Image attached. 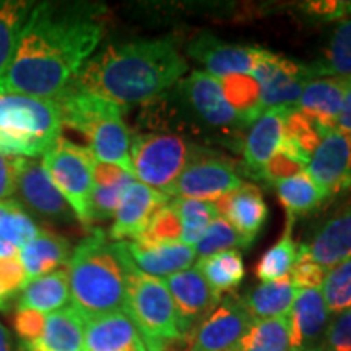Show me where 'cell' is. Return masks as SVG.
Instances as JSON below:
<instances>
[{
    "mask_svg": "<svg viewBox=\"0 0 351 351\" xmlns=\"http://www.w3.org/2000/svg\"><path fill=\"white\" fill-rule=\"evenodd\" d=\"M62 127L54 99L0 91V153L36 160L62 137Z\"/></svg>",
    "mask_w": 351,
    "mask_h": 351,
    "instance_id": "obj_5",
    "label": "cell"
},
{
    "mask_svg": "<svg viewBox=\"0 0 351 351\" xmlns=\"http://www.w3.org/2000/svg\"><path fill=\"white\" fill-rule=\"evenodd\" d=\"M165 283L173 298L184 339L191 335L221 301V296L213 291L197 267L168 276Z\"/></svg>",
    "mask_w": 351,
    "mask_h": 351,
    "instance_id": "obj_14",
    "label": "cell"
},
{
    "mask_svg": "<svg viewBox=\"0 0 351 351\" xmlns=\"http://www.w3.org/2000/svg\"><path fill=\"white\" fill-rule=\"evenodd\" d=\"M252 322L243 300L231 293L187 337V351H232Z\"/></svg>",
    "mask_w": 351,
    "mask_h": 351,
    "instance_id": "obj_12",
    "label": "cell"
},
{
    "mask_svg": "<svg viewBox=\"0 0 351 351\" xmlns=\"http://www.w3.org/2000/svg\"><path fill=\"white\" fill-rule=\"evenodd\" d=\"M327 271L319 267L317 263L311 261L307 257V254L302 251L300 245L298 247V257L295 265H293L291 271H289V280H291L293 285L300 289H309V288H320V285L324 282V276H326Z\"/></svg>",
    "mask_w": 351,
    "mask_h": 351,
    "instance_id": "obj_44",
    "label": "cell"
},
{
    "mask_svg": "<svg viewBox=\"0 0 351 351\" xmlns=\"http://www.w3.org/2000/svg\"><path fill=\"white\" fill-rule=\"evenodd\" d=\"M39 228L15 200L0 202V244L19 249L38 234Z\"/></svg>",
    "mask_w": 351,
    "mask_h": 351,
    "instance_id": "obj_37",
    "label": "cell"
},
{
    "mask_svg": "<svg viewBox=\"0 0 351 351\" xmlns=\"http://www.w3.org/2000/svg\"><path fill=\"white\" fill-rule=\"evenodd\" d=\"M182 228L179 221L178 213L171 204V200L158 212L148 225L143 234L135 241L143 244H168V243H181Z\"/></svg>",
    "mask_w": 351,
    "mask_h": 351,
    "instance_id": "obj_41",
    "label": "cell"
},
{
    "mask_svg": "<svg viewBox=\"0 0 351 351\" xmlns=\"http://www.w3.org/2000/svg\"><path fill=\"white\" fill-rule=\"evenodd\" d=\"M19 256L25 267L26 278L32 282L39 276L59 270V267L67 265L72 256V247L64 236L39 230L34 238L21 245Z\"/></svg>",
    "mask_w": 351,
    "mask_h": 351,
    "instance_id": "obj_25",
    "label": "cell"
},
{
    "mask_svg": "<svg viewBox=\"0 0 351 351\" xmlns=\"http://www.w3.org/2000/svg\"><path fill=\"white\" fill-rule=\"evenodd\" d=\"M134 265L155 278H168L179 271L191 269L197 254L194 245L184 243L143 244L138 241H125Z\"/></svg>",
    "mask_w": 351,
    "mask_h": 351,
    "instance_id": "obj_23",
    "label": "cell"
},
{
    "mask_svg": "<svg viewBox=\"0 0 351 351\" xmlns=\"http://www.w3.org/2000/svg\"><path fill=\"white\" fill-rule=\"evenodd\" d=\"M134 178L129 173H125L124 169L119 166L108 165V163H98L95 161L93 166V187H103V186H112L125 179Z\"/></svg>",
    "mask_w": 351,
    "mask_h": 351,
    "instance_id": "obj_48",
    "label": "cell"
},
{
    "mask_svg": "<svg viewBox=\"0 0 351 351\" xmlns=\"http://www.w3.org/2000/svg\"><path fill=\"white\" fill-rule=\"evenodd\" d=\"M335 129L343 132V134L351 135V77H350L348 90H346V93H345L343 106H341L340 116H339V119H337Z\"/></svg>",
    "mask_w": 351,
    "mask_h": 351,
    "instance_id": "obj_50",
    "label": "cell"
},
{
    "mask_svg": "<svg viewBox=\"0 0 351 351\" xmlns=\"http://www.w3.org/2000/svg\"><path fill=\"white\" fill-rule=\"evenodd\" d=\"M215 205H217L219 217L225 218L251 244L269 217V208L263 200L261 189L252 184L244 182L231 194L215 202Z\"/></svg>",
    "mask_w": 351,
    "mask_h": 351,
    "instance_id": "obj_21",
    "label": "cell"
},
{
    "mask_svg": "<svg viewBox=\"0 0 351 351\" xmlns=\"http://www.w3.org/2000/svg\"><path fill=\"white\" fill-rule=\"evenodd\" d=\"M251 75L261 85L262 112L271 108H295L306 83L311 82L306 64L261 49Z\"/></svg>",
    "mask_w": 351,
    "mask_h": 351,
    "instance_id": "obj_11",
    "label": "cell"
},
{
    "mask_svg": "<svg viewBox=\"0 0 351 351\" xmlns=\"http://www.w3.org/2000/svg\"><path fill=\"white\" fill-rule=\"evenodd\" d=\"M348 85L350 77H327L307 82L295 108L330 132L335 129Z\"/></svg>",
    "mask_w": 351,
    "mask_h": 351,
    "instance_id": "obj_24",
    "label": "cell"
},
{
    "mask_svg": "<svg viewBox=\"0 0 351 351\" xmlns=\"http://www.w3.org/2000/svg\"><path fill=\"white\" fill-rule=\"evenodd\" d=\"M134 178L125 179L112 186L93 187V195H91V219L93 221H104V219L114 218L117 205H119L122 192Z\"/></svg>",
    "mask_w": 351,
    "mask_h": 351,
    "instance_id": "obj_43",
    "label": "cell"
},
{
    "mask_svg": "<svg viewBox=\"0 0 351 351\" xmlns=\"http://www.w3.org/2000/svg\"><path fill=\"white\" fill-rule=\"evenodd\" d=\"M239 169L232 161L217 155L195 153L187 168L171 187L169 197L217 202L243 186Z\"/></svg>",
    "mask_w": 351,
    "mask_h": 351,
    "instance_id": "obj_9",
    "label": "cell"
},
{
    "mask_svg": "<svg viewBox=\"0 0 351 351\" xmlns=\"http://www.w3.org/2000/svg\"><path fill=\"white\" fill-rule=\"evenodd\" d=\"M62 125L82 134L98 163L119 166L134 176L130 158L132 135L124 121L125 108L70 85L54 98Z\"/></svg>",
    "mask_w": 351,
    "mask_h": 351,
    "instance_id": "obj_4",
    "label": "cell"
},
{
    "mask_svg": "<svg viewBox=\"0 0 351 351\" xmlns=\"http://www.w3.org/2000/svg\"><path fill=\"white\" fill-rule=\"evenodd\" d=\"M16 254H19V249L7 247V245L0 244V256H16Z\"/></svg>",
    "mask_w": 351,
    "mask_h": 351,
    "instance_id": "obj_52",
    "label": "cell"
},
{
    "mask_svg": "<svg viewBox=\"0 0 351 351\" xmlns=\"http://www.w3.org/2000/svg\"><path fill=\"white\" fill-rule=\"evenodd\" d=\"M327 134L326 129H322L317 122L304 112L298 111L296 108L289 111L285 122V140L309 158Z\"/></svg>",
    "mask_w": 351,
    "mask_h": 351,
    "instance_id": "obj_40",
    "label": "cell"
},
{
    "mask_svg": "<svg viewBox=\"0 0 351 351\" xmlns=\"http://www.w3.org/2000/svg\"><path fill=\"white\" fill-rule=\"evenodd\" d=\"M85 319L73 307L46 315V326L38 340L23 343L26 351H83Z\"/></svg>",
    "mask_w": 351,
    "mask_h": 351,
    "instance_id": "obj_26",
    "label": "cell"
},
{
    "mask_svg": "<svg viewBox=\"0 0 351 351\" xmlns=\"http://www.w3.org/2000/svg\"><path fill=\"white\" fill-rule=\"evenodd\" d=\"M28 283L20 256H0V309L5 311Z\"/></svg>",
    "mask_w": 351,
    "mask_h": 351,
    "instance_id": "obj_42",
    "label": "cell"
},
{
    "mask_svg": "<svg viewBox=\"0 0 351 351\" xmlns=\"http://www.w3.org/2000/svg\"><path fill=\"white\" fill-rule=\"evenodd\" d=\"M34 7L28 0H0V77L15 56L21 32Z\"/></svg>",
    "mask_w": 351,
    "mask_h": 351,
    "instance_id": "obj_33",
    "label": "cell"
},
{
    "mask_svg": "<svg viewBox=\"0 0 351 351\" xmlns=\"http://www.w3.org/2000/svg\"><path fill=\"white\" fill-rule=\"evenodd\" d=\"M0 351H13L10 332L0 324Z\"/></svg>",
    "mask_w": 351,
    "mask_h": 351,
    "instance_id": "obj_51",
    "label": "cell"
},
{
    "mask_svg": "<svg viewBox=\"0 0 351 351\" xmlns=\"http://www.w3.org/2000/svg\"><path fill=\"white\" fill-rule=\"evenodd\" d=\"M298 293L300 289L293 285L289 276H285L275 282L261 283L241 300L252 320L274 319L288 315Z\"/></svg>",
    "mask_w": 351,
    "mask_h": 351,
    "instance_id": "obj_28",
    "label": "cell"
},
{
    "mask_svg": "<svg viewBox=\"0 0 351 351\" xmlns=\"http://www.w3.org/2000/svg\"><path fill=\"white\" fill-rule=\"evenodd\" d=\"M134 265L127 243L93 230L82 239L67 263L70 307L83 319L124 311L127 275Z\"/></svg>",
    "mask_w": 351,
    "mask_h": 351,
    "instance_id": "obj_3",
    "label": "cell"
},
{
    "mask_svg": "<svg viewBox=\"0 0 351 351\" xmlns=\"http://www.w3.org/2000/svg\"><path fill=\"white\" fill-rule=\"evenodd\" d=\"M197 269L217 295H231L244 280L245 269L239 251H225L199 258Z\"/></svg>",
    "mask_w": 351,
    "mask_h": 351,
    "instance_id": "obj_31",
    "label": "cell"
},
{
    "mask_svg": "<svg viewBox=\"0 0 351 351\" xmlns=\"http://www.w3.org/2000/svg\"><path fill=\"white\" fill-rule=\"evenodd\" d=\"M232 351H289L287 315L254 320Z\"/></svg>",
    "mask_w": 351,
    "mask_h": 351,
    "instance_id": "obj_34",
    "label": "cell"
},
{
    "mask_svg": "<svg viewBox=\"0 0 351 351\" xmlns=\"http://www.w3.org/2000/svg\"><path fill=\"white\" fill-rule=\"evenodd\" d=\"M103 38L93 5L34 3L0 91L54 99L72 83Z\"/></svg>",
    "mask_w": 351,
    "mask_h": 351,
    "instance_id": "obj_1",
    "label": "cell"
},
{
    "mask_svg": "<svg viewBox=\"0 0 351 351\" xmlns=\"http://www.w3.org/2000/svg\"><path fill=\"white\" fill-rule=\"evenodd\" d=\"M184 98L205 124L212 127H245L223 95L218 78L205 72H192L182 83Z\"/></svg>",
    "mask_w": 351,
    "mask_h": 351,
    "instance_id": "obj_19",
    "label": "cell"
},
{
    "mask_svg": "<svg viewBox=\"0 0 351 351\" xmlns=\"http://www.w3.org/2000/svg\"><path fill=\"white\" fill-rule=\"evenodd\" d=\"M293 219H288L278 243L263 254L256 267V275L262 283L275 282L289 275L298 257V247L293 241Z\"/></svg>",
    "mask_w": 351,
    "mask_h": 351,
    "instance_id": "obj_35",
    "label": "cell"
},
{
    "mask_svg": "<svg viewBox=\"0 0 351 351\" xmlns=\"http://www.w3.org/2000/svg\"><path fill=\"white\" fill-rule=\"evenodd\" d=\"M186 52L189 57L204 65L205 73L219 80L234 73L251 75L261 47L230 44L208 33H200L187 43Z\"/></svg>",
    "mask_w": 351,
    "mask_h": 351,
    "instance_id": "obj_17",
    "label": "cell"
},
{
    "mask_svg": "<svg viewBox=\"0 0 351 351\" xmlns=\"http://www.w3.org/2000/svg\"><path fill=\"white\" fill-rule=\"evenodd\" d=\"M251 245L247 239H244L238 231L232 228L225 218L218 217L210 223V226L202 236V239L194 245L195 254L199 258L210 257L213 254L225 251H238Z\"/></svg>",
    "mask_w": 351,
    "mask_h": 351,
    "instance_id": "obj_39",
    "label": "cell"
},
{
    "mask_svg": "<svg viewBox=\"0 0 351 351\" xmlns=\"http://www.w3.org/2000/svg\"><path fill=\"white\" fill-rule=\"evenodd\" d=\"M83 351H147L137 327L124 311L85 320Z\"/></svg>",
    "mask_w": 351,
    "mask_h": 351,
    "instance_id": "obj_20",
    "label": "cell"
},
{
    "mask_svg": "<svg viewBox=\"0 0 351 351\" xmlns=\"http://www.w3.org/2000/svg\"><path fill=\"white\" fill-rule=\"evenodd\" d=\"M171 200L168 194L155 191L138 181H132L122 192L117 205L109 239L125 243L135 241L143 234L153 217Z\"/></svg>",
    "mask_w": 351,
    "mask_h": 351,
    "instance_id": "obj_15",
    "label": "cell"
},
{
    "mask_svg": "<svg viewBox=\"0 0 351 351\" xmlns=\"http://www.w3.org/2000/svg\"><path fill=\"white\" fill-rule=\"evenodd\" d=\"M301 247L326 271L351 258V204L327 219L309 243H302Z\"/></svg>",
    "mask_w": 351,
    "mask_h": 351,
    "instance_id": "obj_22",
    "label": "cell"
},
{
    "mask_svg": "<svg viewBox=\"0 0 351 351\" xmlns=\"http://www.w3.org/2000/svg\"><path fill=\"white\" fill-rule=\"evenodd\" d=\"M16 168H19V156L0 153V202L10 200L13 197Z\"/></svg>",
    "mask_w": 351,
    "mask_h": 351,
    "instance_id": "obj_47",
    "label": "cell"
},
{
    "mask_svg": "<svg viewBox=\"0 0 351 351\" xmlns=\"http://www.w3.org/2000/svg\"><path fill=\"white\" fill-rule=\"evenodd\" d=\"M324 301L330 315L351 309V258L327 270L320 285Z\"/></svg>",
    "mask_w": 351,
    "mask_h": 351,
    "instance_id": "obj_38",
    "label": "cell"
},
{
    "mask_svg": "<svg viewBox=\"0 0 351 351\" xmlns=\"http://www.w3.org/2000/svg\"><path fill=\"white\" fill-rule=\"evenodd\" d=\"M274 187L276 189L280 204L283 205L288 215V219H293V221L298 217L317 210L327 200L322 191L306 174V171L276 182Z\"/></svg>",
    "mask_w": 351,
    "mask_h": 351,
    "instance_id": "obj_30",
    "label": "cell"
},
{
    "mask_svg": "<svg viewBox=\"0 0 351 351\" xmlns=\"http://www.w3.org/2000/svg\"><path fill=\"white\" fill-rule=\"evenodd\" d=\"M228 104L245 125L254 124L262 114V93L258 82L249 73H234L219 78Z\"/></svg>",
    "mask_w": 351,
    "mask_h": 351,
    "instance_id": "obj_32",
    "label": "cell"
},
{
    "mask_svg": "<svg viewBox=\"0 0 351 351\" xmlns=\"http://www.w3.org/2000/svg\"><path fill=\"white\" fill-rule=\"evenodd\" d=\"M46 326V315L33 309H16L13 327L23 343H32L41 337Z\"/></svg>",
    "mask_w": 351,
    "mask_h": 351,
    "instance_id": "obj_46",
    "label": "cell"
},
{
    "mask_svg": "<svg viewBox=\"0 0 351 351\" xmlns=\"http://www.w3.org/2000/svg\"><path fill=\"white\" fill-rule=\"evenodd\" d=\"M186 72L173 39H138L104 47L88 59L72 85L127 108L160 98Z\"/></svg>",
    "mask_w": 351,
    "mask_h": 351,
    "instance_id": "obj_2",
    "label": "cell"
},
{
    "mask_svg": "<svg viewBox=\"0 0 351 351\" xmlns=\"http://www.w3.org/2000/svg\"><path fill=\"white\" fill-rule=\"evenodd\" d=\"M124 313L137 327L147 351H166L184 339L165 280L142 274L135 265L127 275Z\"/></svg>",
    "mask_w": 351,
    "mask_h": 351,
    "instance_id": "obj_6",
    "label": "cell"
},
{
    "mask_svg": "<svg viewBox=\"0 0 351 351\" xmlns=\"http://www.w3.org/2000/svg\"><path fill=\"white\" fill-rule=\"evenodd\" d=\"M195 153V147L176 134H137L130 143L134 178L155 191L169 194Z\"/></svg>",
    "mask_w": 351,
    "mask_h": 351,
    "instance_id": "obj_7",
    "label": "cell"
},
{
    "mask_svg": "<svg viewBox=\"0 0 351 351\" xmlns=\"http://www.w3.org/2000/svg\"><path fill=\"white\" fill-rule=\"evenodd\" d=\"M12 200H15L29 217L33 215L46 221H70L75 217L67 200L52 184L43 161L34 158H19Z\"/></svg>",
    "mask_w": 351,
    "mask_h": 351,
    "instance_id": "obj_10",
    "label": "cell"
},
{
    "mask_svg": "<svg viewBox=\"0 0 351 351\" xmlns=\"http://www.w3.org/2000/svg\"><path fill=\"white\" fill-rule=\"evenodd\" d=\"M70 301L67 269H59L25 285L16 309H33L44 315L64 309Z\"/></svg>",
    "mask_w": 351,
    "mask_h": 351,
    "instance_id": "obj_27",
    "label": "cell"
},
{
    "mask_svg": "<svg viewBox=\"0 0 351 351\" xmlns=\"http://www.w3.org/2000/svg\"><path fill=\"white\" fill-rule=\"evenodd\" d=\"M306 10L322 19L345 20V16L351 13V2H311L307 3Z\"/></svg>",
    "mask_w": 351,
    "mask_h": 351,
    "instance_id": "obj_49",
    "label": "cell"
},
{
    "mask_svg": "<svg viewBox=\"0 0 351 351\" xmlns=\"http://www.w3.org/2000/svg\"><path fill=\"white\" fill-rule=\"evenodd\" d=\"M324 351H351V309L330 320L324 340Z\"/></svg>",
    "mask_w": 351,
    "mask_h": 351,
    "instance_id": "obj_45",
    "label": "cell"
},
{
    "mask_svg": "<svg viewBox=\"0 0 351 351\" xmlns=\"http://www.w3.org/2000/svg\"><path fill=\"white\" fill-rule=\"evenodd\" d=\"M311 80L327 77H351V19L341 20L328 43L324 59L306 64Z\"/></svg>",
    "mask_w": 351,
    "mask_h": 351,
    "instance_id": "obj_29",
    "label": "cell"
},
{
    "mask_svg": "<svg viewBox=\"0 0 351 351\" xmlns=\"http://www.w3.org/2000/svg\"><path fill=\"white\" fill-rule=\"evenodd\" d=\"M293 108H271L262 112L245 135L243 147V173L252 179H261L265 165L282 147L285 122Z\"/></svg>",
    "mask_w": 351,
    "mask_h": 351,
    "instance_id": "obj_18",
    "label": "cell"
},
{
    "mask_svg": "<svg viewBox=\"0 0 351 351\" xmlns=\"http://www.w3.org/2000/svg\"><path fill=\"white\" fill-rule=\"evenodd\" d=\"M171 204L178 213L179 221H181V243L189 245H195L199 243L210 223L219 217L215 202L176 199L171 200Z\"/></svg>",
    "mask_w": 351,
    "mask_h": 351,
    "instance_id": "obj_36",
    "label": "cell"
},
{
    "mask_svg": "<svg viewBox=\"0 0 351 351\" xmlns=\"http://www.w3.org/2000/svg\"><path fill=\"white\" fill-rule=\"evenodd\" d=\"M306 174L327 200L351 191V135L328 132L311 155Z\"/></svg>",
    "mask_w": 351,
    "mask_h": 351,
    "instance_id": "obj_13",
    "label": "cell"
},
{
    "mask_svg": "<svg viewBox=\"0 0 351 351\" xmlns=\"http://www.w3.org/2000/svg\"><path fill=\"white\" fill-rule=\"evenodd\" d=\"M95 158L86 147L60 137L43 156V166L57 191L83 226L93 225L91 195H93Z\"/></svg>",
    "mask_w": 351,
    "mask_h": 351,
    "instance_id": "obj_8",
    "label": "cell"
},
{
    "mask_svg": "<svg viewBox=\"0 0 351 351\" xmlns=\"http://www.w3.org/2000/svg\"><path fill=\"white\" fill-rule=\"evenodd\" d=\"M330 317L320 288L301 289L287 315L289 351H324Z\"/></svg>",
    "mask_w": 351,
    "mask_h": 351,
    "instance_id": "obj_16",
    "label": "cell"
}]
</instances>
